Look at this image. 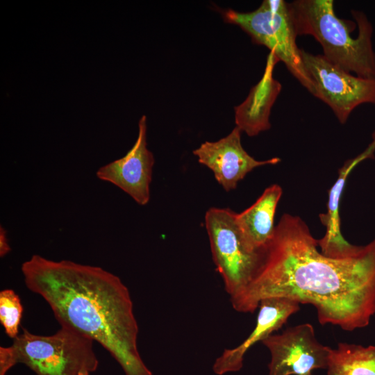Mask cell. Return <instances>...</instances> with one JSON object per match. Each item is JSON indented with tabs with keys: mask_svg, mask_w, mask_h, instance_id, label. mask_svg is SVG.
I'll return each mask as SVG.
<instances>
[{
	"mask_svg": "<svg viewBox=\"0 0 375 375\" xmlns=\"http://www.w3.org/2000/svg\"><path fill=\"white\" fill-rule=\"evenodd\" d=\"M318 248L306 222L284 214L233 308L253 312L264 299L285 297L312 305L321 324L347 331L368 326L375 314V239L342 258L328 257Z\"/></svg>",
	"mask_w": 375,
	"mask_h": 375,
	"instance_id": "cell-1",
	"label": "cell"
},
{
	"mask_svg": "<svg viewBox=\"0 0 375 375\" xmlns=\"http://www.w3.org/2000/svg\"><path fill=\"white\" fill-rule=\"evenodd\" d=\"M21 269L26 287L43 297L61 326L100 344L125 375H153L138 351L133 302L118 276L99 267L37 254Z\"/></svg>",
	"mask_w": 375,
	"mask_h": 375,
	"instance_id": "cell-2",
	"label": "cell"
},
{
	"mask_svg": "<svg viewBox=\"0 0 375 375\" xmlns=\"http://www.w3.org/2000/svg\"><path fill=\"white\" fill-rule=\"evenodd\" d=\"M298 35H311L331 63L356 76L375 79L373 26L362 11L351 10L356 24L336 16L333 0H295L289 3Z\"/></svg>",
	"mask_w": 375,
	"mask_h": 375,
	"instance_id": "cell-3",
	"label": "cell"
},
{
	"mask_svg": "<svg viewBox=\"0 0 375 375\" xmlns=\"http://www.w3.org/2000/svg\"><path fill=\"white\" fill-rule=\"evenodd\" d=\"M94 340L71 328H61L51 335H35L22 328L8 347H0V375L22 363L35 375H79L97 370L99 360Z\"/></svg>",
	"mask_w": 375,
	"mask_h": 375,
	"instance_id": "cell-4",
	"label": "cell"
},
{
	"mask_svg": "<svg viewBox=\"0 0 375 375\" xmlns=\"http://www.w3.org/2000/svg\"><path fill=\"white\" fill-rule=\"evenodd\" d=\"M226 23L237 25L253 42L267 47L290 73L315 97V84L305 67L301 49L289 3L284 0H264L255 10L241 12L233 9L221 10Z\"/></svg>",
	"mask_w": 375,
	"mask_h": 375,
	"instance_id": "cell-5",
	"label": "cell"
},
{
	"mask_svg": "<svg viewBox=\"0 0 375 375\" xmlns=\"http://www.w3.org/2000/svg\"><path fill=\"white\" fill-rule=\"evenodd\" d=\"M212 259L232 306L251 283L259 265L260 251L249 248L228 208H211L205 215Z\"/></svg>",
	"mask_w": 375,
	"mask_h": 375,
	"instance_id": "cell-6",
	"label": "cell"
},
{
	"mask_svg": "<svg viewBox=\"0 0 375 375\" xmlns=\"http://www.w3.org/2000/svg\"><path fill=\"white\" fill-rule=\"evenodd\" d=\"M301 56L315 84V97L330 107L340 124H344L358 106L375 105V79L345 72L323 55H315L301 49Z\"/></svg>",
	"mask_w": 375,
	"mask_h": 375,
	"instance_id": "cell-7",
	"label": "cell"
},
{
	"mask_svg": "<svg viewBox=\"0 0 375 375\" xmlns=\"http://www.w3.org/2000/svg\"><path fill=\"white\" fill-rule=\"evenodd\" d=\"M270 353L268 375H312L326 369L331 348L316 338L312 324L291 326L262 341Z\"/></svg>",
	"mask_w": 375,
	"mask_h": 375,
	"instance_id": "cell-8",
	"label": "cell"
},
{
	"mask_svg": "<svg viewBox=\"0 0 375 375\" xmlns=\"http://www.w3.org/2000/svg\"><path fill=\"white\" fill-rule=\"evenodd\" d=\"M154 157L147 146V118L138 122V135L132 148L117 160L101 167L97 176L116 185L137 203L144 206L150 199Z\"/></svg>",
	"mask_w": 375,
	"mask_h": 375,
	"instance_id": "cell-9",
	"label": "cell"
},
{
	"mask_svg": "<svg viewBox=\"0 0 375 375\" xmlns=\"http://www.w3.org/2000/svg\"><path fill=\"white\" fill-rule=\"evenodd\" d=\"M241 133L235 126L226 137L216 142H203L193 151L199 162L213 172L216 181L227 192L235 189L253 169L281 162L278 157L257 160L251 156L242 146Z\"/></svg>",
	"mask_w": 375,
	"mask_h": 375,
	"instance_id": "cell-10",
	"label": "cell"
},
{
	"mask_svg": "<svg viewBox=\"0 0 375 375\" xmlns=\"http://www.w3.org/2000/svg\"><path fill=\"white\" fill-rule=\"evenodd\" d=\"M299 303L285 297H270L260 301L256 324L250 335L238 346L225 349L215 361L213 372L218 375L235 372L243 366L247 351L280 329L288 318L300 310Z\"/></svg>",
	"mask_w": 375,
	"mask_h": 375,
	"instance_id": "cell-11",
	"label": "cell"
},
{
	"mask_svg": "<svg viewBox=\"0 0 375 375\" xmlns=\"http://www.w3.org/2000/svg\"><path fill=\"white\" fill-rule=\"evenodd\" d=\"M278 62L275 54L270 51L261 78L251 88L245 100L234 108L236 126L249 137L256 136L271 128V110L282 90L281 83L273 76L274 67Z\"/></svg>",
	"mask_w": 375,
	"mask_h": 375,
	"instance_id": "cell-12",
	"label": "cell"
},
{
	"mask_svg": "<svg viewBox=\"0 0 375 375\" xmlns=\"http://www.w3.org/2000/svg\"><path fill=\"white\" fill-rule=\"evenodd\" d=\"M375 151V132L372 142L368 147L356 157L347 160L339 169L335 183L329 190L327 211L319 215L322 224L326 227V233L318 240V247L325 256L335 258H346L354 254L360 248L348 242L341 233L340 203L346 181L355 167L367 158L374 157Z\"/></svg>",
	"mask_w": 375,
	"mask_h": 375,
	"instance_id": "cell-13",
	"label": "cell"
},
{
	"mask_svg": "<svg viewBox=\"0 0 375 375\" xmlns=\"http://www.w3.org/2000/svg\"><path fill=\"white\" fill-rule=\"evenodd\" d=\"M283 190L277 184L267 188L249 208L235 213V221L247 244L262 251L272 239L276 226L274 215Z\"/></svg>",
	"mask_w": 375,
	"mask_h": 375,
	"instance_id": "cell-14",
	"label": "cell"
},
{
	"mask_svg": "<svg viewBox=\"0 0 375 375\" xmlns=\"http://www.w3.org/2000/svg\"><path fill=\"white\" fill-rule=\"evenodd\" d=\"M328 375H375V346L340 342L330 351Z\"/></svg>",
	"mask_w": 375,
	"mask_h": 375,
	"instance_id": "cell-15",
	"label": "cell"
},
{
	"mask_svg": "<svg viewBox=\"0 0 375 375\" xmlns=\"http://www.w3.org/2000/svg\"><path fill=\"white\" fill-rule=\"evenodd\" d=\"M23 307L19 297L11 289L0 292V322L6 335L15 339L18 336Z\"/></svg>",
	"mask_w": 375,
	"mask_h": 375,
	"instance_id": "cell-16",
	"label": "cell"
},
{
	"mask_svg": "<svg viewBox=\"0 0 375 375\" xmlns=\"http://www.w3.org/2000/svg\"><path fill=\"white\" fill-rule=\"evenodd\" d=\"M11 248L10 247L8 239L7 238L6 230L2 226H0V256L3 257L8 254Z\"/></svg>",
	"mask_w": 375,
	"mask_h": 375,
	"instance_id": "cell-17",
	"label": "cell"
},
{
	"mask_svg": "<svg viewBox=\"0 0 375 375\" xmlns=\"http://www.w3.org/2000/svg\"><path fill=\"white\" fill-rule=\"evenodd\" d=\"M79 375H89L88 374H84V373H82V374H80Z\"/></svg>",
	"mask_w": 375,
	"mask_h": 375,
	"instance_id": "cell-18",
	"label": "cell"
}]
</instances>
